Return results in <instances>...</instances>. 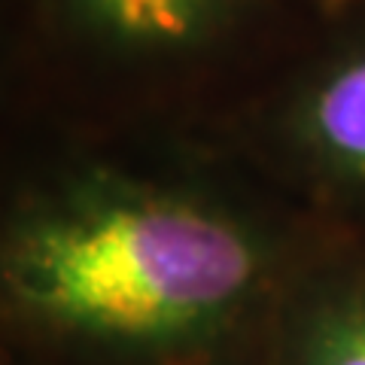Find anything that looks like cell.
Listing matches in <instances>:
<instances>
[{"label":"cell","mask_w":365,"mask_h":365,"mask_svg":"<svg viewBox=\"0 0 365 365\" xmlns=\"http://www.w3.org/2000/svg\"><path fill=\"white\" fill-rule=\"evenodd\" d=\"M265 274V244L235 216L107 170L21 210L0 259L6 302L31 323L158 356L228 332Z\"/></svg>","instance_id":"cell-1"},{"label":"cell","mask_w":365,"mask_h":365,"mask_svg":"<svg viewBox=\"0 0 365 365\" xmlns=\"http://www.w3.org/2000/svg\"><path fill=\"white\" fill-rule=\"evenodd\" d=\"M71 16L110 46L128 52H189L228 16V0H64Z\"/></svg>","instance_id":"cell-2"},{"label":"cell","mask_w":365,"mask_h":365,"mask_svg":"<svg viewBox=\"0 0 365 365\" xmlns=\"http://www.w3.org/2000/svg\"><path fill=\"white\" fill-rule=\"evenodd\" d=\"M299 134L326 170L365 186V49L311 86L299 110Z\"/></svg>","instance_id":"cell-3"},{"label":"cell","mask_w":365,"mask_h":365,"mask_svg":"<svg viewBox=\"0 0 365 365\" xmlns=\"http://www.w3.org/2000/svg\"><path fill=\"white\" fill-rule=\"evenodd\" d=\"M292 365H365V283L332 287L304 307Z\"/></svg>","instance_id":"cell-4"}]
</instances>
